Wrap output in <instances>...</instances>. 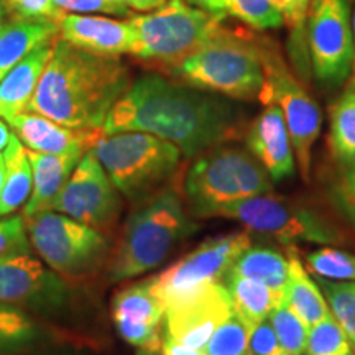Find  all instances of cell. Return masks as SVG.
<instances>
[{"mask_svg":"<svg viewBox=\"0 0 355 355\" xmlns=\"http://www.w3.org/2000/svg\"><path fill=\"white\" fill-rule=\"evenodd\" d=\"M245 125V109L234 99L150 73L115 102L102 132L152 133L193 158L239 139Z\"/></svg>","mask_w":355,"mask_h":355,"instance_id":"cell-1","label":"cell"},{"mask_svg":"<svg viewBox=\"0 0 355 355\" xmlns=\"http://www.w3.org/2000/svg\"><path fill=\"white\" fill-rule=\"evenodd\" d=\"M130 84L119 58L81 50L58 37L26 110L64 127L102 128Z\"/></svg>","mask_w":355,"mask_h":355,"instance_id":"cell-2","label":"cell"},{"mask_svg":"<svg viewBox=\"0 0 355 355\" xmlns=\"http://www.w3.org/2000/svg\"><path fill=\"white\" fill-rule=\"evenodd\" d=\"M199 227L183 198L166 188L137 204L107 261L109 282H123L155 270Z\"/></svg>","mask_w":355,"mask_h":355,"instance_id":"cell-3","label":"cell"},{"mask_svg":"<svg viewBox=\"0 0 355 355\" xmlns=\"http://www.w3.org/2000/svg\"><path fill=\"white\" fill-rule=\"evenodd\" d=\"M170 73L202 91L234 101H255L265 83L261 38L245 30L220 26Z\"/></svg>","mask_w":355,"mask_h":355,"instance_id":"cell-4","label":"cell"},{"mask_svg":"<svg viewBox=\"0 0 355 355\" xmlns=\"http://www.w3.org/2000/svg\"><path fill=\"white\" fill-rule=\"evenodd\" d=\"M275 183L247 148L219 145L194 159L184 180L191 214L216 217L217 211L243 199L273 193Z\"/></svg>","mask_w":355,"mask_h":355,"instance_id":"cell-5","label":"cell"},{"mask_svg":"<svg viewBox=\"0 0 355 355\" xmlns=\"http://www.w3.org/2000/svg\"><path fill=\"white\" fill-rule=\"evenodd\" d=\"M91 150L119 193L135 204L162 191L183 157L171 141L145 132H102Z\"/></svg>","mask_w":355,"mask_h":355,"instance_id":"cell-6","label":"cell"},{"mask_svg":"<svg viewBox=\"0 0 355 355\" xmlns=\"http://www.w3.org/2000/svg\"><path fill=\"white\" fill-rule=\"evenodd\" d=\"M130 21L135 33L132 55L168 71L196 53L222 26L220 19L186 0H168Z\"/></svg>","mask_w":355,"mask_h":355,"instance_id":"cell-7","label":"cell"},{"mask_svg":"<svg viewBox=\"0 0 355 355\" xmlns=\"http://www.w3.org/2000/svg\"><path fill=\"white\" fill-rule=\"evenodd\" d=\"M216 217L241 222L248 232L263 235L286 248H296L298 243L332 247L345 242V235L329 217L308 204L273 193L229 204L217 211Z\"/></svg>","mask_w":355,"mask_h":355,"instance_id":"cell-8","label":"cell"},{"mask_svg":"<svg viewBox=\"0 0 355 355\" xmlns=\"http://www.w3.org/2000/svg\"><path fill=\"white\" fill-rule=\"evenodd\" d=\"M24 219L30 243L60 277L86 278L107 265L112 254L107 234L56 211L38 212Z\"/></svg>","mask_w":355,"mask_h":355,"instance_id":"cell-9","label":"cell"},{"mask_svg":"<svg viewBox=\"0 0 355 355\" xmlns=\"http://www.w3.org/2000/svg\"><path fill=\"white\" fill-rule=\"evenodd\" d=\"M261 58H263L265 83L259 101L265 105L277 104L282 109L300 171L308 181L311 176L313 145L321 132V110L298 83V79H295L288 71L285 61L275 50L273 44L263 42V38H261Z\"/></svg>","mask_w":355,"mask_h":355,"instance_id":"cell-10","label":"cell"},{"mask_svg":"<svg viewBox=\"0 0 355 355\" xmlns=\"http://www.w3.org/2000/svg\"><path fill=\"white\" fill-rule=\"evenodd\" d=\"M304 38L316 81L326 87L343 86L354 64L349 0H309Z\"/></svg>","mask_w":355,"mask_h":355,"instance_id":"cell-11","label":"cell"},{"mask_svg":"<svg viewBox=\"0 0 355 355\" xmlns=\"http://www.w3.org/2000/svg\"><path fill=\"white\" fill-rule=\"evenodd\" d=\"M252 243L248 230L220 234L202 243L173 263L170 268L150 278L153 295L170 308L209 283L222 282L234 260Z\"/></svg>","mask_w":355,"mask_h":355,"instance_id":"cell-12","label":"cell"},{"mask_svg":"<svg viewBox=\"0 0 355 355\" xmlns=\"http://www.w3.org/2000/svg\"><path fill=\"white\" fill-rule=\"evenodd\" d=\"M51 211L109 234L122 212V194L115 188L92 150L74 168Z\"/></svg>","mask_w":355,"mask_h":355,"instance_id":"cell-13","label":"cell"},{"mask_svg":"<svg viewBox=\"0 0 355 355\" xmlns=\"http://www.w3.org/2000/svg\"><path fill=\"white\" fill-rule=\"evenodd\" d=\"M63 279L30 254L12 257L0 261V301L35 313H58L71 298Z\"/></svg>","mask_w":355,"mask_h":355,"instance_id":"cell-14","label":"cell"},{"mask_svg":"<svg viewBox=\"0 0 355 355\" xmlns=\"http://www.w3.org/2000/svg\"><path fill=\"white\" fill-rule=\"evenodd\" d=\"M232 313L234 304L224 283H209L165 309L163 336L186 347L204 350L214 331Z\"/></svg>","mask_w":355,"mask_h":355,"instance_id":"cell-15","label":"cell"},{"mask_svg":"<svg viewBox=\"0 0 355 355\" xmlns=\"http://www.w3.org/2000/svg\"><path fill=\"white\" fill-rule=\"evenodd\" d=\"M110 314L115 329L125 343L155 354L162 347V327L165 306L153 295L150 279L127 285L114 295Z\"/></svg>","mask_w":355,"mask_h":355,"instance_id":"cell-16","label":"cell"},{"mask_svg":"<svg viewBox=\"0 0 355 355\" xmlns=\"http://www.w3.org/2000/svg\"><path fill=\"white\" fill-rule=\"evenodd\" d=\"M247 150L261 163L273 183H282L295 175L296 162L291 137L288 133L282 109L266 105L257 115L245 133Z\"/></svg>","mask_w":355,"mask_h":355,"instance_id":"cell-17","label":"cell"},{"mask_svg":"<svg viewBox=\"0 0 355 355\" xmlns=\"http://www.w3.org/2000/svg\"><path fill=\"white\" fill-rule=\"evenodd\" d=\"M60 38L66 40L81 50L102 56L132 55L135 33L130 19L114 20L96 15L64 13L56 21Z\"/></svg>","mask_w":355,"mask_h":355,"instance_id":"cell-18","label":"cell"},{"mask_svg":"<svg viewBox=\"0 0 355 355\" xmlns=\"http://www.w3.org/2000/svg\"><path fill=\"white\" fill-rule=\"evenodd\" d=\"M28 150L53 155H84L94 145L102 128H71L37 112L25 110L8 121Z\"/></svg>","mask_w":355,"mask_h":355,"instance_id":"cell-19","label":"cell"},{"mask_svg":"<svg viewBox=\"0 0 355 355\" xmlns=\"http://www.w3.org/2000/svg\"><path fill=\"white\" fill-rule=\"evenodd\" d=\"M26 157L33 171V189L24 207V217L53 209L83 155L40 153L26 148Z\"/></svg>","mask_w":355,"mask_h":355,"instance_id":"cell-20","label":"cell"},{"mask_svg":"<svg viewBox=\"0 0 355 355\" xmlns=\"http://www.w3.org/2000/svg\"><path fill=\"white\" fill-rule=\"evenodd\" d=\"M55 40L33 50L0 79V119L8 122L28 109L40 78L50 61Z\"/></svg>","mask_w":355,"mask_h":355,"instance_id":"cell-21","label":"cell"},{"mask_svg":"<svg viewBox=\"0 0 355 355\" xmlns=\"http://www.w3.org/2000/svg\"><path fill=\"white\" fill-rule=\"evenodd\" d=\"M60 37L53 20H33L15 17L0 26V79L17 63L42 44Z\"/></svg>","mask_w":355,"mask_h":355,"instance_id":"cell-22","label":"cell"},{"mask_svg":"<svg viewBox=\"0 0 355 355\" xmlns=\"http://www.w3.org/2000/svg\"><path fill=\"white\" fill-rule=\"evenodd\" d=\"M229 272L257 279L275 291L285 293L290 273V255H285L272 245L250 243L234 260Z\"/></svg>","mask_w":355,"mask_h":355,"instance_id":"cell-23","label":"cell"},{"mask_svg":"<svg viewBox=\"0 0 355 355\" xmlns=\"http://www.w3.org/2000/svg\"><path fill=\"white\" fill-rule=\"evenodd\" d=\"M290 252V273L285 290V301L308 327L331 316L329 304L324 298L321 288L309 277L298 259V248H286Z\"/></svg>","mask_w":355,"mask_h":355,"instance_id":"cell-24","label":"cell"},{"mask_svg":"<svg viewBox=\"0 0 355 355\" xmlns=\"http://www.w3.org/2000/svg\"><path fill=\"white\" fill-rule=\"evenodd\" d=\"M222 283L227 288L234 311L248 327L268 318L275 306L285 301V293L275 291L261 282L241 275L227 272Z\"/></svg>","mask_w":355,"mask_h":355,"instance_id":"cell-25","label":"cell"},{"mask_svg":"<svg viewBox=\"0 0 355 355\" xmlns=\"http://www.w3.org/2000/svg\"><path fill=\"white\" fill-rule=\"evenodd\" d=\"M3 159H6V183L0 194V216L12 214L24 206L33 189V171L26 157V148L13 133L10 144L3 152Z\"/></svg>","mask_w":355,"mask_h":355,"instance_id":"cell-26","label":"cell"},{"mask_svg":"<svg viewBox=\"0 0 355 355\" xmlns=\"http://www.w3.org/2000/svg\"><path fill=\"white\" fill-rule=\"evenodd\" d=\"M329 145L332 157L343 166L355 165V91L347 87L331 105Z\"/></svg>","mask_w":355,"mask_h":355,"instance_id":"cell-27","label":"cell"},{"mask_svg":"<svg viewBox=\"0 0 355 355\" xmlns=\"http://www.w3.org/2000/svg\"><path fill=\"white\" fill-rule=\"evenodd\" d=\"M42 337V326L26 309L0 301V355L19 354L37 344Z\"/></svg>","mask_w":355,"mask_h":355,"instance_id":"cell-28","label":"cell"},{"mask_svg":"<svg viewBox=\"0 0 355 355\" xmlns=\"http://www.w3.org/2000/svg\"><path fill=\"white\" fill-rule=\"evenodd\" d=\"M268 321L277 332L283 352L286 355H303L306 352L309 327L286 301L275 306L268 314Z\"/></svg>","mask_w":355,"mask_h":355,"instance_id":"cell-29","label":"cell"},{"mask_svg":"<svg viewBox=\"0 0 355 355\" xmlns=\"http://www.w3.org/2000/svg\"><path fill=\"white\" fill-rule=\"evenodd\" d=\"M316 283L329 304L331 314L355 345V282H332L316 277Z\"/></svg>","mask_w":355,"mask_h":355,"instance_id":"cell-30","label":"cell"},{"mask_svg":"<svg viewBox=\"0 0 355 355\" xmlns=\"http://www.w3.org/2000/svg\"><path fill=\"white\" fill-rule=\"evenodd\" d=\"M304 260L309 272L316 277L332 279V282L336 279L355 282V255L350 252L327 245L309 252Z\"/></svg>","mask_w":355,"mask_h":355,"instance_id":"cell-31","label":"cell"},{"mask_svg":"<svg viewBox=\"0 0 355 355\" xmlns=\"http://www.w3.org/2000/svg\"><path fill=\"white\" fill-rule=\"evenodd\" d=\"M227 12L259 32L279 28L285 24L282 8L273 0H227Z\"/></svg>","mask_w":355,"mask_h":355,"instance_id":"cell-32","label":"cell"},{"mask_svg":"<svg viewBox=\"0 0 355 355\" xmlns=\"http://www.w3.org/2000/svg\"><path fill=\"white\" fill-rule=\"evenodd\" d=\"M349 336L334 316L309 327L306 355H350L354 352Z\"/></svg>","mask_w":355,"mask_h":355,"instance_id":"cell-33","label":"cell"},{"mask_svg":"<svg viewBox=\"0 0 355 355\" xmlns=\"http://www.w3.org/2000/svg\"><path fill=\"white\" fill-rule=\"evenodd\" d=\"M248 331L250 327L234 311L214 331L209 343L204 347V352L206 355H250Z\"/></svg>","mask_w":355,"mask_h":355,"instance_id":"cell-34","label":"cell"},{"mask_svg":"<svg viewBox=\"0 0 355 355\" xmlns=\"http://www.w3.org/2000/svg\"><path fill=\"white\" fill-rule=\"evenodd\" d=\"M28 232L25 227L24 216H13L0 220V261L12 257L30 254Z\"/></svg>","mask_w":355,"mask_h":355,"instance_id":"cell-35","label":"cell"},{"mask_svg":"<svg viewBox=\"0 0 355 355\" xmlns=\"http://www.w3.org/2000/svg\"><path fill=\"white\" fill-rule=\"evenodd\" d=\"M336 209L355 225V165L343 166L331 188Z\"/></svg>","mask_w":355,"mask_h":355,"instance_id":"cell-36","label":"cell"},{"mask_svg":"<svg viewBox=\"0 0 355 355\" xmlns=\"http://www.w3.org/2000/svg\"><path fill=\"white\" fill-rule=\"evenodd\" d=\"M309 0H296V21L295 28L291 30V56L295 61L296 69L301 76H309V60L306 53V38H304V26H306V13H308Z\"/></svg>","mask_w":355,"mask_h":355,"instance_id":"cell-37","label":"cell"},{"mask_svg":"<svg viewBox=\"0 0 355 355\" xmlns=\"http://www.w3.org/2000/svg\"><path fill=\"white\" fill-rule=\"evenodd\" d=\"M248 352L250 355H286L268 318L254 324L248 331Z\"/></svg>","mask_w":355,"mask_h":355,"instance_id":"cell-38","label":"cell"},{"mask_svg":"<svg viewBox=\"0 0 355 355\" xmlns=\"http://www.w3.org/2000/svg\"><path fill=\"white\" fill-rule=\"evenodd\" d=\"M2 2L15 13V17L21 19L58 21L64 15V12H61L53 0H2Z\"/></svg>","mask_w":355,"mask_h":355,"instance_id":"cell-39","label":"cell"},{"mask_svg":"<svg viewBox=\"0 0 355 355\" xmlns=\"http://www.w3.org/2000/svg\"><path fill=\"white\" fill-rule=\"evenodd\" d=\"M55 6L64 13H112L128 15L132 10L115 0H53Z\"/></svg>","mask_w":355,"mask_h":355,"instance_id":"cell-40","label":"cell"},{"mask_svg":"<svg viewBox=\"0 0 355 355\" xmlns=\"http://www.w3.org/2000/svg\"><path fill=\"white\" fill-rule=\"evenodd\" d=\"M186 2L191 3V6L201 8V10H206L212 13V15L217 17V19L224 20L225 15H227V0H186Z\"/></svg>","mask_w":355,"mask_h":355,"instance_id":"cell-41","label":"cell"},{"mask_svg":"<svg viewBox=\"0 0 355 355\" xmlns=\"http://www.w3.org/2000/svg\"><path fill=\"white\" fill-rule=\"evenodd\" d=\"M159 350H162L163 355H206L204 350L186 347V345L176 343L168 336H162V347H159Z\"/></svg>","mask_w":355,"mask_h":355,"instance_id":"cell-42","label":"cell"},{"mask_svg":"<svg viewBox=\"0 0 355 355\" xmlns=\"http://www.w3.org/2000/svg\"><path fill=\"white\" fill-rule=\"evenodd\" d=\"M121 6L127 7L128 10H135V12H150V10H157V8L163 7L168 0H115Z\"/></svg>","mask_w":355,"mask_h":355,"instance_id":"cell-43","label":"cell"},{"mask_svg":"<svg viewBox=\"0 0 355 355\" xmlns=\"http://www.w3.org/2000/svg\"><path fill=\"white\" fill-rule=\"evenodd\" d=\"M277 6L282 8L283 15H285V21L290 25V28H295L296 21V0H273Z\"/></svg>","mask_w":355,"mask_h":355,"instance_id":"cell-44","label":"cell"},{"mask_svg":"<svg viewBox=\"0 0 355 355\" xmlns=\"http://www.w3.org/2000/svg\"><path fill=\"white\" fill-rule=\"evenodd\" d=\"M10 139H12L10 128H8L7 123L0 119V153L6 152L8 144H10Z\"/></svg>","mask_w":355,"mask_h":355,"instance_id":"cell-45","label":"cell"},{"mask_svg":"<svg viewBox=\"0 0 355 355\" xmlns=\"http://www.w3.org/2000/svg\"><path fill=\"white\" fill-rule=\"evenodd\" d=\"M350 3V24H352V35H354V64L352 71H355V0H349Z\"/></svg>","mask_w":355,"mask_h":355,"instance_id":"cell-46","label":"cell"},{"mask_svg":"<svg viewBox=\"0 0 355 355\" xmlns=\"http://www.w3.org/2000/svg\"><path fill=\"white\" fill-rule=\"evenodd\" d=\"M3 183H6V159H3V155H0V194H2Z\"/></svg>","mask_w":355,"mask_h":355,"instance_id":"cell-47","label":"cell"},{"mask_svg":"<svg viewBox=\"0 0 355 355\" xmlns=\"http://www.w3.org/2000/svg\"><path fill=\"white\" fill-rule=\"evenodd\" d=\"M6 13H7L6 3H3L2 0H0V26L6 24Z\"/></svg>","mask_w":355,"mask_h":355,"instance_id":"cell-48","label":"cell"},{"mask_svg":"<svg viewBox=\"0 0 355 355\" xmlns=\"http://www.w3.org/2000/svg\"><path fill=\"white\" fill-rule=\"evenodd\" d=\"M350 89H354L355 91V71H352V79H350Z\"/></svg>","mask_w":355,"mask_h":355,"instance_id":"cell-49","label":"cell"},{"mask_svg":"<svg viewBox=\"0 0 355 355\" xmlns=\"http://www.w3.org/2000/svg\"><path fill=\"white\" fill-rule=\"evenodd\" d=\"M350 355H355V354H354V352H352V354H350Z\"/></svg>","mask_w":355,"mask_h":355,"instance_id":"cell-50","label":"cell"},{"mask_svg":"<svg viewBox=\"0 0 355 355\" xmlns=\"http://www.w3.org/2000/svg\"><path fill=\"white\" fill-rule=\"evenodd\" d=\"M148 355H152V354H148Z\"/></svg>","mask_w":355,"mask_h":355,"instance_id":"cell-51","label":"cell"},{"mask_svg":"<svg viewBox=\"0 0 355 355\" xmlns=\"http://www.w3.org/2000/svg\"><path fill=\"white\" fill-rule=\"evenodd\" d=\"M145 355H148V354H145Z\"/></svg>","mask_w":355,"mask_h":355,"instance_id":"cell-52","label":"cell"}]
</instances>
